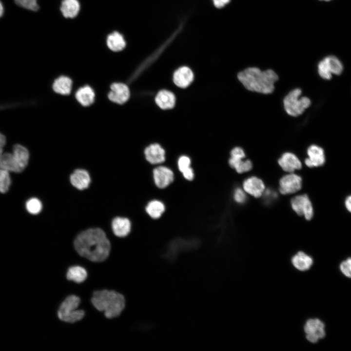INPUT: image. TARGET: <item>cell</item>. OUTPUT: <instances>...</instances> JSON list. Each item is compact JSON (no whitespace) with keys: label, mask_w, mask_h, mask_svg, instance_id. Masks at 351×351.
<instances>
[{"label":"cell","mask_w":351,"mask_h":351,"mask_svg":"<svg viewBox=\"0 0 351 351\" xmlns=\"http://www.w3.org/2000/svg\"><path fill=\"white\" fill-rule=\"evenodd\" d=\"M194 79L192 71L187 66H182L178 68L173 75V81L179 87L186 88L188 86Z\"/></svg>","instance_id":"9a60e30c"},{"label":"cell","mask_w":351,"mask_h":351,"mask_svg":"<svg viewBox=\"0 0 351 351\" xmlns=\"http://www.w3.org/2000/svg\"><path fill=\"white\" fill-rule=\"evenodd\" d=\"M214 7L220 9L226 6L231 0H212Z\"/></svg>","instance_id":"8d00e7d4"},{"label":"cell","mask_w":351,"mask_h":351,"mask_svg":"<svg viewBox=\"0 0 351 351\" xmlns=\"http://www.w3.org/2000/svg\"><path fill=\"white\" fill-rule=\"evenodd\" d=\"M155 101L157 105L162 109H172L175 105L176 98L171 92L162 90L157 94Z\"/></svg>","instance_id":"603a6c76"},{"label":"cell","mask_w":351,"mask_h":351,"mask_svg":"<svg viewBox=\"0 0 351 351\" xmlns=\"http://www.w3.org/2000/svg\"><path fill=\"white\" fill-rule=\"evenodd\" d=\"M87 277L86 270L79 266H75L69 268L67 272V279L77 283L85 281Z\"/></svg>","instance_id":"83f0119b"},{"label":"cell","mask_w":351,"mask_h":351,"mask_svg":"<svg viewBox=\"0 0 351 351\" xmlns=\"http://www.w3.org/2000/svg\"><path fill=\"white\" fill-rule=\"evenodd\" d=\"M89 173L83 169H77L70 176L72 184L79 190H83L88 187L90 183Z\"/></svg>","instance_id":"44dd1931"},{"label":"cell","mask_w":351,"mask_h":351,"mask_svg":"<svg viewBox=\"0 0 351 351\" xmlns=\"http://www.w3.org/2000/svg\"><path fill=\"white\" fill-rule=\"evenodd\" d=\"M339 268L344 276L351 279V256L342 261L339 264Z\"/></svg>","instance_id":"1f68e13d"},{"label":"cell","mask_w":351,"mask_h":351,"mask_svg":"<svg viewBox=\"0 0 351 351\" xmlns=\"http://www.w3.org/2000/svg\"><path fill=\"white\" fill-rule=\"evenodd\" d=\"M4 9L2 3L0 1V17H1L3 14Z\"/></svg>","instance_id":"ab89813d"},{"label":"cell","mask_w":351,"mask_h":351,"mask_svg":"<svg viewBox=\"0 0 351 351\" xmlns=\"http://www.w3.org/2000/svg\"><path fill=\"white\" fill-rule=\"evenodd\" d=\"M80 298L74 295L67 296L60 304L58 312V318L67 323H73L81 320L85 315L82 310H78Z\"/></svg>","instance_id":"277c9868"},{"label":"cell","mask_w":351,"mask_h":351,"mask_svg":"<svg viewBox=\"0 0 351 351\" xmlns=\"http://www.w3.org/2000/svg\"><path fill=\"white\" fill-rule=\"evenodd\" d=\"M91 302L98 311L103 312L107 318L118 316L125 306L124 297L114 291L103 290L93 293Z\"/></svg>","instance_id":"3957f363"},{"label":"cell","mask_w":351,"mask_h":351,"mask_svg":"<svg viewBox=\"0 0 351 351\" xmlns=\"http://www.w3.org/2000/svg\"><path fill=\"white\" fill-rule=\"evenodd\" d=\"M243 187L245 192L255 197L261 196L265 190L263 181L255 176L246 179L243 183Z\"/></svg>","instance_id":"e0dca14e"},{"label":"cell","mask_w":351,"mask_h":351,"mask_svg":"<svg viewBox=\"0 0 351 351\" xmlns=\"http://www.w3.org/2000/svg\"><path fill=\"white\" fill-rule=\"evenodd\" d=\"M8 171L0 168V193H6L11 184V178Z\"/></svg>","instance_id":"f546056e"},{"label":"cell","mask_w":351,"mask_h":351,"mask_svg":"<svg viewBox=\"0 0 351 351\" xmlns=\"http://www.w3.org/2000/svg\"><path fill=\"white\" fill-rule=\"evenodd\" d=\"M326 326L324 322L318 318H310L306 320L304 326L305 338L311 343H316L326 335Z\"/></svg>","instance_id":"8992f818"},{"label":"cell","mask_w":351,"mask_h":351,"mask_svg":"<svg viewBox=\"0 0 351 351\" xmlns=\"http://www.w3.org/2000/svg\"><path fill=\"white\" fill-rule=\"evenodd\" d=\"M345 203L347 209L351 213V195L346 198Z\"/></svg>","instance_id":"f35d334b"},{"label":"cell","mask_w":351,"mask_h":351,"mask_svg":"<svg viewBox=\"0 0 351 351\" xmlns=\"http://www.w3.org/2000/svg\"><path fill=\"white\" fill-rule=\"evenodd\" d=\"M181 174L184 179L188 181H192L195 179V171L191 166L185 170Z\"/></svg>","instance_id":"d590c367"},{"label":"cell","mask_w":351,"mask_h":351,"mask_svg":"<svg viewBox=\"0 0 351 351\" xmlns=\"http://www.w3.org/2000/svg\"><path fill=\"white\" fill-rule=\"evenodd\" d=\"M0 168L8 172L18 173V167L12 153H3L0 161Z\"/></svg>","instance_id":"f1b7e54d"},{"label":"cell","mask_w":351,"mask_h":351,"mask_svg":"<svg viewBox=\"0 0 351 351\" xmlns=\"http://www.w3.org/2000/svg\"><path fill=\"white\" fill-rule=\"evenodd\" d=\"M293 210L300 216H304L307 220H310L313 215L312 204L306 195L295 196L291 200Z\"/></svg>","instance_id":"30bf717a"},{"label":"cell","mask_w":351,"mask_h":351,"mask_svg":"<svg viewBox=\"0 0 351 351\" xmlns=\"http://www.w3.org/2000/svg\"><path fill=\"white\" fill-rule=\"evenodd\" d=\"M60 9L65 18H73L78 15L80 5L78 0H62Z\"/></svg>","instance_id":"484cf974"},{"label":"cell","mask_w":351,"mask_h":351,"mask_svg":"<svg viewBox=\"0 0 351 351\" xmlns=\"http://www.w3.org/2000/svg\"><path fill=\"white\" fill-rule=\"evenodd\" d=\"M107 45L108 48L114 52L122 50L126 46L123 36L118 32H114L109 34L107 38Z\"/></svg>","instance_id":"4316f807"},{"label":"cell","mask_w":351,"mask_h":351,"mask_svg":"<svg viewBox=\"0 0 351 351\" xmlns=\"http://www.w3.org/2000/svg\"><path fill=\"white\" fill-rule=\"evenodd\" d=\"M75 248L82 257L94 262H100L108 257L111 245L105 233L92 228L80 233L74 241Z\"/></svg>","instance_id":"6da1fadb"},{"label":"cell","mask_w":351,"mask_h":351,"mask_svg":"<svg viewBox=\"0 0 351 351\" xmlns=\"http://www.w3.org/2000/svg\"><path fill=\"white\" fill-rule=\"evenodd\" d=\"M302 179L299 176L291 173L282 177L279 181V191L283 195L296 193L301 188Z\"/></svg>","instance_id":"8fae6325"},{"label":"cell","mask_w":351,"mask_h":351,"mask_svg":"<svg viewBox=\"0 0 351 351\" xmlns=\"http://www.w3.org/2000/svg\"><path fill=\"white\" fill-rule=\"evenodd\" d=\"M278 162L284 171L289 173L300 169L302 166L301 163L297 156L290 152L284 153L278 159Z\"/></svg>","instance_id":"ac0fdd59"},{"label":"cell","mask_w":351,"mask_h":351,"mask_svg":"<svg viewBox=\"0 0 351 351\" xmlns=\"http://www.w3.org/2000/svg\"><path fill=\"white\" fill-rule=\"evenodd\" d=\"M52 87L56 93L62 95H67L71 93L72 81L69 77L62 76L55 80Z\"/></svg>","instance_id":"d4e9b609"},{"label":"cell","mask_w":351,"mask_h":351,"mask_svg":"<svg viewBox=\"0 0 351 351\" xmlns=\"http://www.w3.org/2000/svg\"><path fill=\"white\" fill-rule=\"evenodd\" d=\"M192 161L187 156H181L177 161V168L181 173L185 170L191 166Z\"/></svg>","instance_id":"836d02e7"},{"label":"cell","mask_w":351,"mask_h":351,"mask_svg":"<svg viewBox=\"0 0 351 351\" xmlns=\"http://www.w3.org/2000/svg\"><path fill=\"white\" fill-rule=\"evenodd\" d=\"M152 178L155 186L163 190L174 181L175 177L174 171L166 166H158L153 169Z\"/></svg>","instance_id":"ba28073f"},{"label":"cell","mask_w":351,"mask_h":351,"mask_svg":"<svg viewBox=\"0 0 351 351\" xmlns=\"http://www.w3.org/2000/svg\"><path fill=\"white\" fill-rule=\"evenodd\" d=\"M145 211L147 214L153 219L160 218L166 211L164 203L158 199H152L145 206Z\"/></svg>","instance_id":"ffe728a7"},{"label":"cell","mask_w":351,"mask_h":351,"mask_svg":"<svg viewBox=\"0 0 351 351\" xmlns=\"http://www.w3.org/2000/svg\"><path fill=\"white\" fill-rule=\"evenodd\" d=\"M234 200L239 203H244L246 199L244 192L240 188H237L234 191Z\"/></svg>","instance_id":"e575fe53"},{"label":"cell","mask_w":351,"mask_h":351,"mask_svg":"<svg viewBox=\"0 0 351 351\" xmlns=\"http://www.w3.org/2000/svg\"><path fill=\"white\" fill-rule=\"evenodd\" d=\"M323 0V1H329L330 0Z\"/></svg>","instance_id":"60d3db41"},{"label":"cell","mask_w":351,"mask_h":351,"mask_svg":"<svg viewBox=\"0 0 351 351\" xmlns=\"http://www.w3.org/2000/svg\"><path fill=\"white\" fill-rule=\"evenodd\" d=\"M6 136L0 132V161L1 156L3 154V149L6 144Z\"/></svg>","instance_id":"74e56055"},{"label":"cell","mask_w":351,"mask_h":351,"mask_svg":"<svg viewBox=\"0 0 351 351\" xmlns=\"http://www.w3.org/2000/svg\"><path fill=\"white\" fill-rule=\"evenodd\" d=\"M75 97L82 106H88L94 101L95 94L94 90L89 85L79 88L76 92Z\"/></svg>","instance_id":"cb8c5ba5"},{"label":"cell","mask_w":351,"mask_h":351,"mask_svg":"<svg viewBox=\"0 0 351 351\" xmlns=\"http://www.w3.org/2000/svg\"><path fill=\"white\" fill-rule=\"evenodd\" d=\"M108 97L112 102L121 104L126 102L130 97V90L124 83L115 82L110 86Z\"/></svg>","instance_id":"7c38bea8"},{"label":"cell","mask_w":351,"mask_h":351,"mask_svg":"<svg viewBox=\"0 0 351 351\" xmlns=\"http://www.w3.org/2000/svg\"><path fill=\"white\" fill-rule=\"evenodd\" d=\"M15 3L21 7L36 11L39 9L37 0H15Z\"/></svg>","instance_id":"d6a6232c"},{"label":"cell","mask_w":351,"mask_h":351,"mask_svg":"<svg viewBox=\"0 0 351 351\" xmlns=\"http://www.w3.org/2000/svg\"><path fill=\"white\" fill-rule=\"evenodd\" d=\"M293 267L297 271L304 272L310 270L313 264V260L311 256L302 251H299L291 258Z\"/></svg>","instance_id":"2e32d148"},{"label":"cell","mask_w":351,"mask_h":351,"mask_svg":"<svg viewBox=\"0 0 351 351\" xmlns=\"http://www.w3.org/2000/svg\"><path fill=\"white\" fill-rule=\"evenodd\" d=\"M301 93L300 89L295 88L291 91L283 99L284 109L291 116L297 117L302 114L311 105V102L308 98H299Z\"/></svg>","instance_id":"5b68a950"},{"label":"cell","mask_w":351,"mask_h":351,"mask_svg":"<svg viewBox=\"0 0 351 351\" xmlns=\"http://www.w3.org/2000/svg\"><path fill=\"white\" fill-rule=\"evenodd\" d=\"M309 157L305 160L306 165L310 168L318 167L324 164L325 158L323 149L316 145H312L308 149Z\"/></svg>","instance_id":"5bb4252c"},{"label":"cell","mask_w":351,"mask_h":351,"mask_svg":"<svg viewBox=\"0 0 351 351\" xmlns=\"http://www.w3.org/2000/svg\"><path fill=\"white\" fill-rule=\"evenodd\" d=\"M238 80L247 90L262 94L272 93L278 80L277 74L272 69L261 71L257 67H248L239 72Z\"/></svg>","instance_id":"7a4b0ae2"},{"label":"cell","mask_w":351,"mask_h":351,"mask_svg":"<svg viewBox=\"0 0 351 351\" xmlns=\"http://www.w3.org/2000/svg\"><path fill=\"white\" fill-rule=\"evenodd\" d=\"M114 234L120 237L127 236L131 229V223L127 218L117 217L115 218L112 223Z\"/></svg>","instance_id":"7402d4cb"},{"label":"cell","mask_w":351,"mask_h":351,"mask_svg":"<svg viewBox=\"0 0 351 351\" xmlns=\"http://www.w3.org/2000/svg\"><path fill=\"white\" fill-rule=\"evenodd\" d=\"M343 70V66L336 57L329 56L321 60L318 64L319 76L325 79H330L332 74L339 75Z\"/></svg>","instance_id":"52a82bcc"},{"label":"cell","mask_w":351,"mask_h":351,"mask_svg":"<svg viewBox=\"0 0 351 351\" xmlns=\"http://www.w3.org/2000/svg\"><path fill=\"white\" fill-rule=\"evenodd\" d=\"M144 153L146 160L152 165L160 164L166 160L165 151L157 143L152 144L147 147Z\"/></svg>","instance_id":"4fadbf2b"},{"label":"cell","mask_w":351,"mask_h":351,"mask_svg":"<svg viewBox=\"0 0 351 351\" xmlns=\"http://www.w3.org/2000/svg\"><path fill=\"white\" fill-rule=\"evenodd\" d=\"M12 154L17 164L19 173L22 172L28 162L29 158L28 150L23 145L16 144L13 147Z\"/></svg>","instance_id":"d6986e66"},{"label":"cell","mask_w":351,"mask_h":351,"mask_svg":"<svg viewBox=\"0 0 351 351\" xmlns=\"http://www.w3.org/2000/svg\"><path fill=\"white\" fill-rule=\"evenodd\" d=\"M26 208L27 211L32 214H38L42 209V204L40 201L36 198H32L26 203Z\"/></svg>","instance_id":"4dcf8cb0"},{"label":"cell","mask_w":351,"mask_h":351,"mask_svg":"<svg viewBox=\"0 0 351 351\" xmlns=\"http://www.w3.org/2000/svg\"><path fill=\"white\" fill-rule=\"evenodd\" d=\"M231 157L229 160L230 166L234 168L238 173H243L251 170L253 165L249 159L243 160L245 154L243 150L239 147L234 148L230 152Z\"/></svg>","instance_id":"9c48e42d"}]
</instances>
